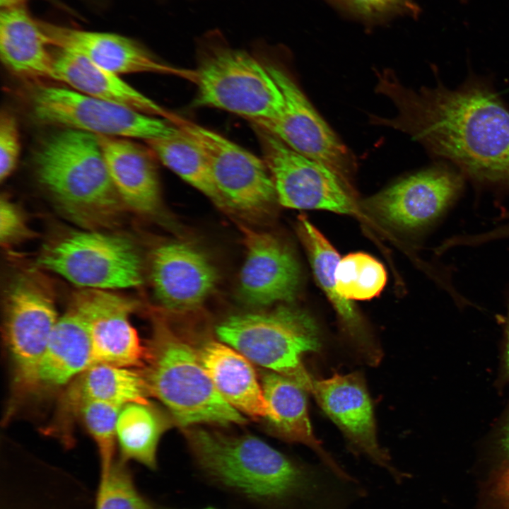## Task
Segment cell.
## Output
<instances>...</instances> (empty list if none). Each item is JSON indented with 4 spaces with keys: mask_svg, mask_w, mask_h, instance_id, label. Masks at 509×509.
<instances>
[{
    "mask_svg": "<svg viewBox=\"0 0 509 509\" xmlns=\"http://www.w3.org/2000/svg\"><path fill=\"white\" fill-rule=\"evenodd\" d=\"M378 81L377 90L397 113L373 117L375 124L409 134L477 186L509 191V110L491 85L474 77L455 89L415 90L390 73L378 74Z\"/></svg>",
    "mask_w": 509,
    "mask_h": 509,
    "instance_id": "1",
    "label": "cell"
},
{
    "mask_svg": "<svg viewBox=\"0 0 509 509\" xmlns=\"http://www.w3.org/2000/svg\"><path fill=\"white\" fill-rule=\"evenodd\" d=\"M197 467L221 489L264 509H293L320 490L317 474L251 435L185 428Z\"/></svg>",
    "mask_w": 509,
    "mask_h": 509,
    "instance_id": "2",
    "label": "cell"
},
{
    "mask_svg": "<svg viewBox=\"0 0 509 509\" xmlns=\"http://www.w3.org/2000/svg\"><path fill=\"white\" fill-rule=\"evenodd\" d=\"M36 177L57 210L84 230L119 223L124 209L98 136L63 128L48 136L34 156Z\"/></svg>",
    "mask_w": 509,
    "mask_h": 509,
    "instance_id": "3",
    "label": "cell"
},
{
    "mask_svg": "<svg viewBox=\"0 0 509 509\" xmlns=\"http://www.w3.org/2000/svg\"><path fill=\"white\" fill-rule=\"evenodd\" d=\"M152 334L140 369L151 396L184 429L201 423L242 425L246 419L219 393L196 349L163 317H152Z\"/></svg>",
    "mask_w": 509,
    "mask_h": 509,
    "instance_id": "4",
    "label": "cell"
},
{
    "mask_svg": "<svg viewBox=\"0 0 509 509\" xmlns=\"http://www.w3.org/2000/svg\"><path fill=\"white\" fill-rule=\"evenodd\" d=\"M218 339L250 361L296 382L311 392L313 379L302 361L321 348L319 328L307 312L281 306L265 312L230 316L216 329Z\"/></svg>",
    "mask_w": 509,
    "mask_h": 509,
    "instance_id": "5",
    "label": "cell"
},
{
    "mask_svg": "<svg viewBox=\"0 0 509 509\" xmlns=\"http://www.w3.org/2000/svg\"><path fill=\"white\" fill-rule=\"evenodd\" d=\"M194 74L197 107L223 110L252 122L275 117L283 105L281 91L264 61L245 50L211 42Z\"/></svg>",
    "mask_w": 509,
    "mask_h": 509,
    "instance_id": "6",
    "label": "cell"
},
{
    "mask_svg": "<svg viewBox=\"0 0 509 509\" xmlns=\"http://www.w3.org/2000/svg\"><path fill=\"white\" fill-rule=\"evenodd\" d=\"M40 265L83 289L131 288L142 283V261L134 243L122 235L85 230L47 244Z\"/></svg>",
    "mask_w": 509,
    "mask_h": 509,
    "instance_id": "7",
    "label": "cell"
},
{
    "mask_svg": "<svg viewBox=\"0 0 509 509\" xmlns=\"http://www.w3.org/2000/svg\"><path fill=\"white\" fill-rule=\"evenodd\" d=\"M58 319L51 288L39 273L25 271L11 279L4 296L3 334L18 390L37 388L38 367Z\"/></svg>",
    "mask_w": 509,
    "mask_h": 509,
    "instance_id": "8",
    "label": "cell"
},
{
    "mask_svg": "<svg viewBox=\"0 0 509 509\" xmlns=\"http://www.w3.org/2000/svg\"><path fill=\"white\" fill-rule=\"evenodd\" d=\"M31 95L34 117L45 124L96 136L144 139L171 136L178 127L164 118L110 103L76 90L37 86Z\"/></svg>",
    "mask_w": 509,
    "mask_h": 509,
    "instance_id": "9",
    "label": "cell"
},
{
    "mask_svg": "<svg viewBox=\"0 0 509 509\" xmlns=\"http://www.w3.org/2000/svg\"><path fill=\"white\" fill-rule=\"evenodd\" d=\"M271 176L276 199L283 206L356 212L346 178L327 165L293 150L277 137L252 124Z\"/></svg>",
    "mask_w": 509,
    "mask_h": 509,
    "instance_id": "10",
    "label": "cell"
},
{
    "mask_svg": "<svg viewBox=\"0 0 509 509\" xmlns=\"http://www.w3.org/2000/svg\"><path fill=\"white\" fill-rule=\"evenodd\" d=\"M172 122L188 133L203 151L216 186L229 209L257 214L266 212L277 199L263 158L194 122L177 115Z\"/></svg>",
    "mask_w": 509,
    "mask_h": 509,
    "instance_id": "11",
    "label": "cell"
},
{
    "mask_svg": "<svg viewBox=\"0 0 509 509\" xmlns=\"http://www.w3.org/2000/svg\"><path fill=\"white\" fill-rule=\"evenodd\" d=\"M464 177L439 165L411 175L367 199L366 209L389 226L419 231L438 223L460 197Z\"/></svg>",
    "mask_w": 509,
    "mask_h": 509,
    "instance_id": "12",
    "label": "cell"
},
{
    "mask_svg": "<svg viewBox=\"0 0 509 509\" xmlns=\"http://www.w3.org/2000/svg\"><path fill=\"white\" fill-rule=\"evenodd\" d=\"M264 62L281 91L283 105L275 117L251 123L298 153L327 165L347 180L353 160L346 147L287 71L276 62L266 59Z\"/></svg>",
    "mask_w": 509,
    "mask_h": 509,
    "instance_id": "13",
    "label": "cell"
},
{
    "mask_svg": "<svg viewBox=\"0 0 509 509\" xmlns=\"http://www.w3.org/2000/svg\"><path fill=\"white\" fill-rule=\"evenodd\" d=\"M70 306L85 322L90 337L92 362L141 369L147 347L130 321L136 304L107 290L81 289Z\"/></svg>",
    "mask_w": 509,
    "mask_h": 509,
    "instance_id": "14",
    "label": "cell"
},
{
    "mask_svg": "<svg viewBox=\"0 0 509 509\" xmlns=\"http://www.w3.org/2000/svg\"><path fill=\"white\" fill-rule=\"evenodd\" d=\"M310 393L351 447L399 476L387 452L378 443L373 405L361 373H335L327 379H313Z\"/></svg>",
    "mask_w": 509,
    "mask_h": 509,
    "instance_id": "15",
    "label": "cell"
},
{
    "mask_svg": "<svg viewBox=\"0 0 509 509\" xmlns=\"http://www.w3.org/2000/svg\"><path fill=\"white\" fill-rule=\"evenodd\" d=\"M246 257L240 275L244 302L265 306L291 302L300 285V269L291 251L275 236L240 225Z\"/></svg>",
    "mask_w": 509,
    "mask_h": 509,
    "instance_id": "16",
    "label": "cell"
},
{
    "mask_svg": "<svg viewBox=\"0 0 509 509\" xmlns=\"http://www.w3.org/2000/svg\"><path fill=\"white\" fill-rule=\"evenodd\" d=\"M151 274L157 300L165 308L178 312L197 309L218 281L217 270L204 253L176 241L153 250Z\"/></svg>",
    "mask_w": 509,
    "mask_h": 509,
    "instance_id": "17",
    "label": "cell"
},
{
    "mask_svg": "<svg viewBox=\"0 0 509 509\" xmlns=\"http://www.w3.org/2000/svg\"><path fill=\"white\" fill-rule=\"evenodd\" d=\"M48 43L80 54L117 74H175L193 80L194 71H182L160 62L137 41L116 33L78 30L39 21Z\"/></svg>",
    "mask_w": 509,
    "mask_h": 509,
    "instance_id": "18",
    "label": "cell"
},
{
    "mask_svg": "<svg viewBox=\"0 0 509 509\" xmlns=\"http://www.w3.org/2000/svg\"><path fill=\"white\" fill-rule=\"evenodd\" d=\"M116 190L127 209L154 216L161 206L155 155L131 139L97 136Z\"/></svg>",
    "mask_w": 509,
    "mask_h": 509,
    "instance_id": "19",
    "label": "cell"
},
{
    "mask_svg": "<svg viewBox=\"0 0 509 509\" xmlns=\"http://www.w3.org/2000/svg\"><path fill=\"white\" fill-rule=\"evenodd\" d=\"M296 226L317 281L337 311L352 348L367 363L377 365L382 358L380 349L366 332L352 302L337 291L335 271L341 259L338 252L306 217L299 216Z\"/></svg>",
    "mask_w": 509,
    "mask_h": 509,
    "instance_id": "20",
    "label": "cell"
},
{
    "mask_svg": "<svg viewBox=\"0 0 509 509\" xmlns=\"http://www.w3.org/2000/svg\"><path fill=\"white\" fill-rule=\"evenodd\" d=\"M50 46L25 6L1 10L0 57L10 73L30 83L57 81Z\"/></svg>",
    "mask_w": 509,
    "mask_h": 509,
    "instance_id": "21",
    "label": "cell"
},
{
    "mask_svg": "<svg viewBox=\"0 0 509 509\" xmlns=\"http://www.w3.org/2000/svg\"><path fill=\"white\" fill-rule=\"evenodd\" d=\"M54 66L57 81L72 89L129 109L172 121L175 114L157 104L120 78L86 57L55 47Z\"/></svg>",
    "mask_w": 509,
    "mask_h": 509,
    "instance_id": "22",
    "label": "cell"
},
{
    "mask_svg": "<svg viewBox=\"0 0 509 509\" xmlns=\"http://www.w3.org/2000/svg\"><path fill=\"white\" fill-rule=\"evenodd\" d=\"M200 361L215 387L235 409L251 417H272L262 385L248 360L239 351L210 340L199 349Z\"/></svg>",
    "mask_w": 509,
    "mask_h": 509,
    "instance_id": "23",
    "label": "cell"
},
{
    "mask_svg": "<svg viewBox=\"0 0 509 509\" xmlns=\"http://www.w3.org/2000/svg\"><path fill=\"white\" fill-rule=\"evenodd\" d=\"M262 387L272 411V417L267 421L273 432L287 441L309 447L337 476L349 479L313 433L308 411L307 391L291 378L271 370L263 372Z\"/></svg>",
    "mask_w": 509,
    "mask_h": 509,
    "instance_id": "24",
    "label": "cell"
},
{
    "mask_svg": "<svg viewBox=\"0 0 509 509\" xmlns=\"http://www.w3.org/2000/svg\"><path fill=\"white\" fill-rule=\"evenodd\" d=\"M147 382L140 369L96 363L67 387L61 401V416L78 413L80 406L98 401L123 407L130 403L151 404Z\"/></svg>",
    "mask_w": 509,
    "mask_h": 509,
    "instance_id": "25",
    "label": "cell"
},
{
    "mask_svg": "<svg viewBox=\"0 0 509 509\" xmlns=\"http://www.w3.org/2000/svg\"><path fill=\"white\" fill-rule=\"evenodd\" d=\"M92 362L87 326L71 306L59 317L51 334L37 372V388H56L70 382Z\"/></svg>",
    "mask_w": 509,
    "mask_h": 509,
    "instance_id": "26",
    "label": "cell"
},
{
    "mask_svg": "<svg viewBox=\"0 0 509 509\" xmlns=\"http://www.w3.org/2000/svg\"><path fill=\"white\" fill-rule=\"evenodd\" d=\"M171 426V419L151 403L124 405L116 423L119 459L125 462L136 461L156 469L159 440Z\"/></svg>",
    "mask_w": 509,
    "mask_h": 509,
    "instance_id": "27",
    "label": "cell"
},
{
    "mask_svg": "<svg viewBox=\"0 0 509 509\" xmlns=\"http://www.w3.org/2000/svg\"><path fill=\"white\" fill-rule=\"evenodd\" d=\"M177 127L171 136L146 141V146L164 165L218 207L229 209L216 186L203 151L188 133Z\"/></svg>",
    "mask_w": 509,
    "mask_h": 509,
    "instance_id": "28",
    "label": "cell"
},
{
    "mask_svg": "<svg viewBox=\"0 0 509 509\" xmlns=\"http://www.w3.org/2000/svg\"><path fill=\"white\" fill-rule=\"evenodd\" d=\"M335 279L337 291L342 298L349 301L365 300L380 293L387 281V274L376 259L356 252L340 259Z\"/></svg>",
    "mask_w": 509,
    "mask_h": 509,
    "instance_id": "29",
    "label": "cell"
},
{
    "mask_svg": "<svg viewBox=\"0 0 509 509\" xmlns=\"http://www.w3.org/2000/svg\"><path fill=\"white\" fill-rule=\"evenodd\" d=\"M93 509H160L136 488L133 475L122 460L100 471Z\"/></svg>",
    "mask_w": 509,
    "mask_h": 509,
    "instance_id": "30",
    "label": "cell"
},
{
    "mask_svg": "<svg viewBox=\"0 0 509 509\" xmlns=\"http://www.w3.org/2000/svg\"><path fill=\"white\" fill-rule=\"evenodd\" d=\"M122 408L107 402L88 401L82 404L78 410L98 447L100 471L107 469L115 461L116 423Z\"/></svg>",
    "mask_w": 509,
    "mask_h": 509,
    "instance_id": "31",
    "label": "cell"
},
{
    "mask_svg": "<svg viewBox=\"0 0 509 509\" xmlns=\"http://www.w3.org/2000/svg\"><path fill=\"white\" fill-rule=\"evenodd\" d=\"M340 11L363 23L375 24L403 15H414V0H327Z\"/></svg>",
    "mask_w": 509,
    "mask_h": 509,
    "instance_id": "32",
    "label": "cell"
},
{
    "mask_svg": "<svg viewBox=\"0 0 509 509\" xmlns=\"http://www.w3.org/2000/svg\"><path fill=\"white\" fill-rule=\"evenodd\" d=\"M21 151L18 125L15 116L2 110L0 116V180H6L15 170Z\"/></svg>",
    "mask_w": 509,
    "mask_h": 509,
    "instance_id": "33",
    "label": "cell"
},
{
    "mask_svg": "<svg viewBox=\"0 0 509 509\" xmlns=\"http://www.w3.org/2000/svg\"><path fill=\"white\" fill-rule=\"evenodd\" d=\"M20 210L6 197L0 201V240L2 245L10 246L30 235Z\"/></svg>",
    "mask_w": 509,
    "mask_h": 509,
    "instance_id": "34",
    "label": "cell"
},
{
    "mask_svg": "<svg viewBox=\"0 0 509 509\" xmlns=\"http://www.w3.org/2000/svg\"><path fill=\"white\" fill-rule=\"evenodd\" d=\"M493 492L503 509H509V464L500 469L496 476Z\"/></svg>",
    "mask_w": 509,
    "mask_h": 509,
    "instance_id": "35",
    "label": "cell"
},
{
    "mask_svg": "<svg viewBox=\"0 0 509 509\" xmlns=\"http://www.w3.org/2000/svg\"><path fill=\"white\" fill-rule=\"evenodd\" d=\"M505 337H506V344H505V365L508 370V372L509 373V296L507 300V315H506V321H505Z\"/></svg>",
    "mask_w": 509,
    "mask_h": 509,
    "instance_id": "36",
    "label": "cell"
},
{
    "mask_svg": "<svg viewBox=\"0 0 509 509\" xmlns=\"http://www.w3.org/2000/svg\"><path fill=\"white\" fill-rule=\"evenodd\" d=\"M29 0H0V6L1 9L14 8L25 6V4ZM54 2L55 0H47Z\"/></svg>",
    "mask_w": 509,
    "mask_h": 509,
    "instance_id": "37",
    "label": "cell"
},
{
    "mask_svg": "<svg viewBox=\"0 0 509 509\" xmlns=\"http://www.w3.org/2000/svg\"><path fill=\"white\" fill-rule=\"evenodd\" d=\"M502 445L504 450L509 457V419L504 428L503 438H502Z\"/></svg>",
    "mask_w": 509,
    "mask_h": 509,
    "instance_id": "38",
    "label": "cell"
},
{
    "mask_svg": "<svg viewBox=\"0 0 509 509\" xmlns=\"http://www.w3.org/2000/svg\"><path fill=\"white\" fill-rule=\"evenodd\" d=\"M500 235L503 238H509V223L501 226L499 228Z\"/></svg>",
    "mask_w": 509,
    "mask_h": 509,
    "instance_id": "39",
    "label": "cell"
},
{
    "mask_svg": "<svg viewBox=\"0 0 509 509\" xmlns=\"http://www.w3.org/2000/svg\"><path fill=\"white\" fill-rule=\"evenodd\" d=\"M202 509H217V508H213V507H206V508H202Z\"/></svg>",
    "mask_w": 509,
    "mask_h": 509,
    "instance_id": "40",
    "label": "cell"
},
{
    "mask_svg": "<svg viewBox=\"0 0 509 509\" xmlns=\"http://www.w3.org/2000/svg\"><path fill=\"white\" fill-rule=\"evenodd\" d=\"M462 2H466L467 0H460Z\"/></svg>",
    "mask_w": 509,
    "mask_h": 509,
    "instance_id": "41",
    "label": "cell"
}]
</instances>
